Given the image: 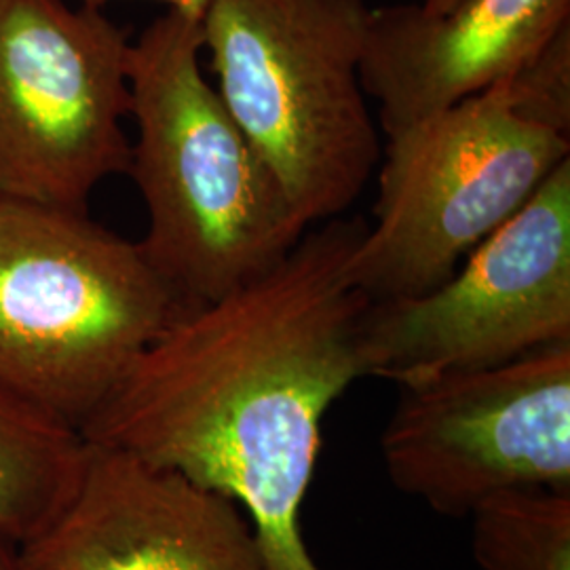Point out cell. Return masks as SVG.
Returning a JSON list of instances; mask_svg holds the SVG:
<instances>
[{
  "label": "cell",
  "instance_id": "obj_1",
  "mask_svg": "<svg viewBox=\"0 0 570 570\" xmlns=\"http://www.w3.org/2000/svg\"><path fill=\"white\" fill-rule=\"evenodd\" d=\"M360 216L308 226L275 268L183 313L85 423L89 444L176 469L237 501L277 570H324L301 530L322 423L364 379L367 301L345 265Z\"/></svg>",
  "mask_w": 570,
  "mask_h": 570
},
{
  "label": "cell",
  "instance_id": "obj_2",
  "mask_svg": "<svg viewBox=\"0 0 570 570\" xmlns=\"http://www.w3.org/2000/svg\"><path fill=\"white\" fill-rule=\"evenodd\" d=\"M202 18L169 9L129 47V169L144 254L190 308L279 265L306 226L202 68Z\"/></svg>",
  "mask_w": 570,
  "mask_h": 570
},
{
  "label": "cell",
  "instance_id": "obj_3",
  "mask_svg": "<svg viewBox=\"0 0 570 570\" xmlns=\"http://www.w3.org/2000/svg\"><path fill=\"white\" fill-rule=\"evenodd\" d=\"M190 306L87 209L0 197V389L81 433Z\"/></svg>",
  "mask_w": 570,
  "mask_h": 570
},
{
  "label": "cell",
  "instance_id": "obj_4",
  "mask_svg": "<svg viewBox=\"0 0 570 570\" xmlns=\"http://www.w3.org/2000/svg\"><path fill=\"white\" fill-rule=\"evenodd\" d=\"M366 0H209L216 91L303 225L345 216L381 164L360 66Z\"/></svg>",
  "mask_w": 570,
  "mask_h": 570
},
{
  "label": "cell",
  "instance_id": "obj_5",
  "mask_svg": "<svg viewBox=\"0 0 570 570\" xmlns=\"http://www.w3.org/2000/svg\"><path fill=\"white\" fill-rule=\"evenodd\" d=\"M570 140L513 108L503 82L387 136L374 226L345 265L367 301L428 294L570 159Z\"/></svg>",
  "mask_w": 570,
  "mask_h": 570
},
{
  "label": "cell",
  "instance_id": "obj_6",
  "mask_svg": "<svg viewBox=\"0 0 570 570\" xmlns=\"http://www.w3.org/2000/svg\"><path fill=\"white\" fill-rule=\"evenodd\" d=\"M570 343V159L428 294L370 301L364 376L400 387Z\"/></svg>",
  "mask_w": 570,
  "mask_h": 570
},
{
  "label": "cell",
  "instance_id": "obj_7",
  "mask_svg": "<svg viewBox=\"0 0 570 570\" xmlns=\"http://www.w3.org/2000/svg\"><path fill=\"white\" fill-rule=\"evenodd\" d=\"M129 47L102 9L0 0V197L87 209L127 174Z\"/></svg>",
  "mask_w": 570,
  "mask_h": 570
},
{
  "label": "cell",
  "instance_id": "obj_8",
  "mask_svg": "<svg viewBox=\"0 0 570 570\" xmlns=\"http://www.w3.org/2000/svg\"><path fill=\"white\" fill-rule=\"evenodd\" d=\"M381 449L395 489L446 515L513 490L570 492V343L402 387Z\"/></svg>",
  "mask_w": 570,
  "mask_h": 570
},
{
  "label": "cell",
  "instance_id": "obj_9",
  "mask_svg": "<svg viewBox=\"0 0 570 570\" xmlns=\"http://www.w3.org/2000/svg\"><path fill=\"white\" fill-rule=\"evenodd\" d=\"M21 551L37 570H277L237 501L89 442L68 503Z\"/></svg>",
  "mask_w": 570,
  "mask_h": 570
},
{
  "label": "cell",
  "instance_id": "obj_10",
  "mask_svg": "<svg viewBox=\"0 0 570 570\" xmlns=\"http://www.w3.org/2000/svg\"><path fill=\"white\" fill-rule=\"evenodd\" d=\"M570 23V0H461L372 7L362 85L391 136L510 79Z\"/></svg>",
  "mask_w": 570,
  "mask_h": 570
},
{
  "label": "cell",
  "instance_id": "obj_11",
  "mask_svg": "<svg viewBox=\"0 0 570 570\" xmlns=\"http://www.w3.org/2000/svg\"><path fill=\"white\" fill-rule=\"evenodd\" d=\"M87 442L0 389V530L20 546L37 539L68 503Z\"/></svg>",
  "mask_w": 570,
  "mask_h": 570
},
{
  "label": "cell",
  "instance_id": "obj_12",
  "mask_svg": "<svg viewBox=\"0 0 570 570\" xmlns=\"http://www.w3.org/2000/svg\"><path fill=\"white\" fill-rule=\"evenodd\" d=\"M469 518L482 570H570V492H503Z\"/></svg>",
  "mask_w": 570,
  "mask_h": 570
},
{
  "label": "cell",
  "instance_id": "obj_13",
  "mask_svg": "<svg viewBox=\"0 0 570 570\" xmlns=\"http://www.w3.org/2000/svg\"><path fill=\"white\" fill-rule=\"evenodd\" d=\"M501 82L520 115L569 136L570 23L529 63Z\"/></svg>",
  "mask_w": 570,
  "mask_h": 570
},
{
  "label": "cell",
  "instance_id": "obj_14",
  "mask_svg": "<svg viewBox=\"0 0 570 570\" xmlns=\"http://www.w3.org/2000/svg\"><path fill=\"white\" fill-rule=\"evenodd\" d=\"M0 570H37L23 556L21 546L0 530Z\"/></svg>",
  "mask_w": 570,
  "mask_h": 570
},
{
  "label": "cell",
  "instance_id": "obj_15",
  "mask_svg": "<svg viewBox=\"0 0 570 570\" xmlns=\"http://www.w3.org/2000/svg\"><path fill=\"white\" fill-rule=\"evenodd\" d=\"M85 7H94V9H102L106 2L110 0H81ZM167 2L169 9H178L184 13H190V16H197V18H204L205 9L209 4V0H161Z\"/></svg>",
  "mask_w": 570,
  "mask_h": 570
},
{
  "label": "cell",
  "instance_id": "obj_16",
  "mask_svg": "<svg viewBox=\"0 0 570 570\" xmlns=\"http://www.w3.org/2000/svg\"><path fill=\"white\" fill-rule=\"evenodd\" d=\"M461 0H423V2H419L421 7H423V11L425 13H431V16H440V13H446L450 11L454 4H459Z\"/></svg>",
  "mask_w": 570,
  "mask_h": 570
}]
</instances>
